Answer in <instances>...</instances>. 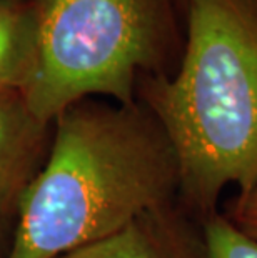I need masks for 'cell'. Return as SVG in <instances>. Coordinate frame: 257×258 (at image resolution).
<instances>
[{"mask_svg": "<svg viewBox=\"0 0 257 258\" xmlns=\"http://www.w3.org/2000/svg\"><path fill=\"white\" fill-rule=\"evenodd\" d=\"M222 215L245 237L257 241V186L242 190L226 202Z\"/></svg>", "mask_w": 257, "mask_h": 258, "instance_id": "ba28073f", "label": "cell"}, {"mask_svg": "<svg viewBox=\"0 0 257 258\" xmlns=\"http://www.w3.org/2000/svg\"><path fill=\"white\" fill-rule=\"evenodd\" d=\"M59 258H209L202 223L177 202L152 210L119 233Z\"/></svg>", "mask_w": 257, "mask_h": 258, "instance_id": "5b68a950", "label": "cell"}, {"mask_svg": "<svg viewBox=\"0 0 257 258\" xmlns=\"http://www.w3.org/2000/svg\"><path fill=\"white\" fill-rule=\"evenodd\" d=\"M39 63L37 0H0V95L24 93Z\"/></svg>", "mask_w": 257, "mask_h": 258, "instance_id": "8992f818", "label": "cell"}, {"mask_svg": "<svg viewBox=\"0 0 257 258\" xmlns=\"http://www.w3.org/2000/svg\"><path fill=\"white\" fill-rule=\"evenodd\" d=\"M202 233L209 258H257V241L240 233L222 212L202 223Z\"/></svg>", "mask_w": 257, "mask_h": 258, "instance_id": "52a82bcc", "label": "cell"}, {"mask_svg": "<svg viewBox=\"0 0 257 258\" xmlns=\"http://www.w3.org/2000/svg\"><path fill=\"white\" fill-rule=\"evenodd\" d=\"M50 128L19 93L0 95V258L12 250L22 203L45 162Z\"/></svg>", "mask_w": 257, "mask_h": 258, "instance_id": "277c9868", "label": "cell"}, {"mask_svg": "<svg viewBox=\"0 0 257 258\" xmlns=\"http://www.w3.org/2000/svg\"><path fill=\"white\" fill-rule=\"evenodd\" d=\"M39 63L24 93L43 123L95 95L137 100L144 77L172 75L185 45L177 0H37Z\"/></svg>", "mask_w": 257, "mask_h": 258, "instance_id": "3957f363", "label": "cell"}, {"mask_svg": "<svg viewBox=\"0 0 257 258\" xmlns=\"http://www.w3.org/2000/svg\"><path fill=\"white\" fill-rule=\"evenodd\" d=\"M9 258H59L177 202L179 163L144 103L85 98L52 122Z\"/></svg>", "mask_w": 257, "mask_h": 258, "instance_id": "6da1fadb", "label": "cell"}, {"mask_svg": "<svg viewBox=\"0 0 257 258\" xmlns=\"http://www.w3.org/2000/svg\"><path fill=\"white\" fill-rule=\"evenodd\" d=\"M177 5L180 9V12H182L184 19H185V14H187V7H189V0H177Z\"/></svg>", "mask_w": 257, "mask_h": 258, "instance_id": "9c48e42d", "label": "cell"}, {"mask_svg": "<svg viewBox=\"0 0 257 258\" xmlns=\"http://www.w3.org/2000/svg\"><path fill=\"white\" fill-rule=\"evenodd\" d=\"M179 163L177 203L204 223L229 183L257 186V0H189L172 75L139 80Z\"/></svg>", "mask_w": 257, "mask_h": 258, "instance_id": "7a4b0ae2", "label": "cell"}]
</instances>
